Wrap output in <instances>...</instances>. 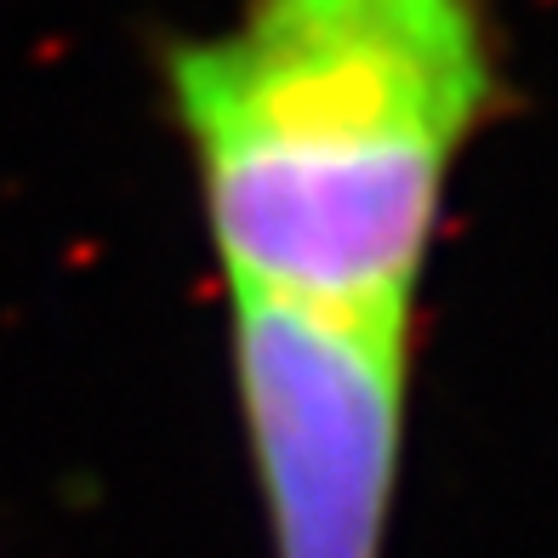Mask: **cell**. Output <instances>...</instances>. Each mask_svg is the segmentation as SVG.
<instances>
[{
    "instance_id": "6da1fadb",
    "label": "cell",
    "mask_w": 558,
    "mask_h": 558,
    "mask_svg": "<svg viewBox=\"0 0 558 558\" xmlns=\"http://www.w3.org/2000/svg\"><path fill=\"white\" fill-rule=\"evenodd\" d=\"M155 81L228 291L422 314L513 40L501 0H234L160 40Z\"/></svg>"
},
{
    "instance_id": "7a4b0ae2",
    "label": "cell",
    "mask_w": 558,
    "mask_h": 558,
    "mask_svg": "<svg viewBox=\"0 0 558 558\" xmlns=\"http://www.w3.org/2000/svg\"><path fill=\"white\" fill-rule=\"evenodd\" d=\"M222 325L268 558H388L422 314H342L222 286Z\"/></svg>"
}]
</instances>
